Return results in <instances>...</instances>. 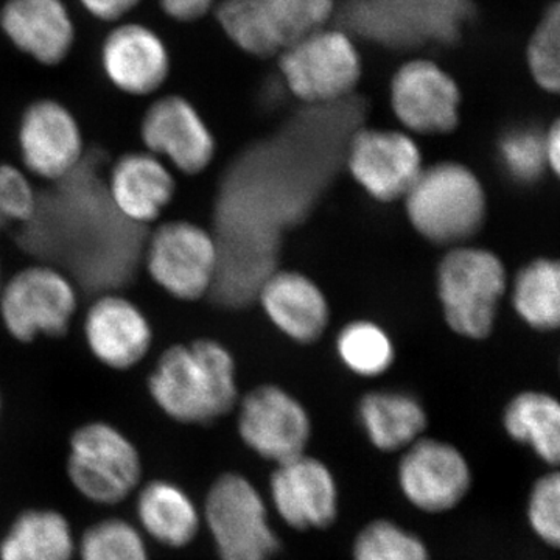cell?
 <instances>
[{"label": "cell", "instance_id": "cell-7", "mask_svg": "<svg viewBox=\"0 0 560 560\" xmlns=\"http://www.w3.org/2000/svg\"><path fill=\"white\" fill-rule=\"evenodd\" d=\"M279 68L291 94L307 103L342 101L361 79L355 43L329 25L283 50Z\"/></svg>", "mask_w": 560, "mask_h": 560}, {"label": "cell", "instance_id": "cell-33", "mask_svg": "<svg viewBox=\"0 0 560 560\" xmlns=\"http://www.w3.org/2000/svg\"><path fill=\"white\" fill-rule=\"evenodd\" d=\"M38 212V197L27 175L14 165H0V213L5 221L27 223Z\"/></svg>", "mask_w": 560, "mask_h": 560}, {"label": "cell", "instance_id": "cell-32", "mask_svg": "<svg viewBox=\"0 0 560 560\" xmlns=\"http://www.w3.org/2000/svg\"><path fill=\"white\" fill-rule=\"evenodd\" d=\"M526 518L537 539L560 550V469H552L534 482Z\"/></svg>", "mask_w": 560, "mask_h": 560}, {"label": "cell", "instance_id": "cell-35", "mask_svg": "<svg viewBox=\"0 0 560 560\" xmlns=\"http://www.w3.org/2000/svg\"><path fill=\"white\" fill-rule=\"evenodd\" d=\"M140 0H81L84 9L98 20L114 21L135 9Z\"/></svg>", "mask_w": 560, "mask_h": 560}, {"label": "cell", "instance_id": "cell-4", "mask_svg": "<svg viewBox=\"0 0 560 560\" xmlns=\"http://www.w3.org/2000/svg\"><path fill=\"white\" fill-rule=\"evenodd\" d=\"M66 475L84 500L117 506L142 485V456L124 431L95 420L70 434Z\"/></svg>", "mask_w": 560, "mask_h": 560}, {"label": "cell", "instance_id": "cell-24", "mask_svg": "<svg viewBox=\"0 0 560 560\" xmlns=\"http://www.w3.org/2000/svg\"><path fill=\"white\" fill-rule=\"evenodd\" d=\"M77 540L69 518L51 508L24 510L0 540V560H73Z\"/></svg>", "mask_w": 560, "mask_h": 560}, {"label": "cell", "instance_id": "cell-19", "mask_svg": "<svg viewBox=\"0 0 560 560\" xmlns=\"http://www.w3.org/2000/svg\"><path fill=\"white\" fill-rule=\"evenodd\" d=\"M102 65L114 86L127 94L147 95L167 80L171 58L156 33L140 24H127L106 38Z\"/></svg>", "mask_w": 560, "mask_h": 560}, {"label": "cell", "instance_id": "cell-11", "mask_svg": "<svg viewBox=\"0 0 560 560\" xmlns=\"http://www.w3.org/2000/svg\"><path fill=\"white\" fill-rule=\"evenodd\" d=\"M397 481L401 495L425 514H444L459 506L470 492L469 460L455 445L420 438L401 455Z\"/></svg>", "mask_w": 560, "mask_h": 560}, {"label": "cell", "instance_id": "cell-38", "mask_svg": "<svg viewBox=\"0 0 560 560\" xmlns=\"http://www.w3.org/2000/svg\"><path fill=\"white\" fill-rule=\"evenodd\" d=\"M0 412H2V399H0Z\"/></svg>", "mask_w": 560, "mask_h": 560}, {"label": "cell", "instance_id": "cell-10", "mask_svg": "<svg viewBox=\"0 0 560 560\" xmlns=\"http://www.w3.org/2000/svg\"><path fill=\"white\" fill-rule=\"evenodd\" d=\"M238 434L249 451L278 466L307 453L312 420L285 389L264 385L238 405Z\"/></svg>", "mask_w": 560, "mask_h": 560}, {"label": "cell", "instance_id": "cell-36", "mask_svg": "<svg viewBox=\"0 0 560 560\" xmlns=\"http://www.w3.org/2000/svg\"><path fill=\"white\" fill-rule=\"evenodd\" d=\"M548 173L560 183V116L544 130Z\"/></svg>", "mask_w": 560, "mask_h": 560}, {"label": "cell", "instance_id": "cell-22", "mask_svg": "<svg viewBox=\"0 0 560 560\" xmlns=\"http://www.w3.org/2000/svg\"><path fill=\"white\" fill-rule=\"evenodd\" d=\"M136 517L143 536L171 550L189 547L202 523L201 512L189 493L162 478L140 485Z\"/></svg>", "mask_w": 560, "mask_h": 560}, {"label": "cell", "instance_id": "cell-27", "mask_svg": "<svg viewBox=\"0 0 560 560\" xmlns=\"http://www.w3.org/2000/svg\"><path fill=\"white\" fill-rule=\"evenodd\" d=\"M80 560H151L145 536L138 525L120 517L92 523L77 540Z\"/></svg>", "mask_w": 560, "mask_h": 560}, {"label": "cell", "instance_id": "cell-5", "mask_svg": "<svg viewBox=\"0 0 560 560\" xmlns=\"http://www.w3.org/2000/svg\"><path fill=\"white\" fill-rule=\"evenodd\" d=\"M201 517L220 560H272L282 550L259 490L237 471L210 485Z\"/></svg>", "mask_w": 560, "mask_h": 560}, {"label": "cell", "instance_id": "cell-39", "mask_svg": "<svg viewBox=\"0 0 560 560\" xmlns=\"http://www.w3.org/2000/svg\"><path fill=\"white\" fill-rule=\"evenodd\" d=\"M559 377H560V357H559Z\"/></svg>", "mask_w": 560, "mask_h": 560}, {"label": "cell", "instance_id": "cell-9", "mask_svg": "<svg viewBox=\"0 0 560 560\" xmlns=\"http://www.w3.org/2000/svg\"><path fill=\"white\" fill-rule=\"evenodd\" d=\"M219 248L208 231L190 221H167L151 234L145 250L149 275L180 301H197L212 289Z\"/></svg>", "mask_w": 560, "mask_h": 560}, {"label": "cell", "instance_id": "cell-25", "mask_svg": "<svg viewBox=\"0 0 560 560\" xmlns=\"http://www.w3.org/2000/svg\"><path fill=\"white\" fill-rule=\"evenodd\" d=\"M503 429L541 463L560 469V399L555 394L541 389L515 394L504 407Z\"/></svg>", "mask_w": 560, "mask_h": 560}, {"label": "cell", "instance_id": "cell-34", "mask_svg": "<svg viewBox=\"0 0 560 560\" xmlns=\"http://www.w3.org/2000/svg\"><path fill=\"white\" fill-rule=\"evenodd\" d=\"M215 0H161L162 9L176 21H195L212 9Z\"/></svg>", "mask_w": 560, "mask_h": 560}, {"label": "cell", "instance_id": "cell-1", "mask_svg": "<svg viewBox=\"0 0 560 560\" xmlns=\"http://www.w3.org/2000/svg\"><path fill=\"white\" fill-rule=\"evenodd\" d=\"M151 399L184 425H210L238 404L237 370L230 350L213 340L175 345L149 378Z\"/></svg>", "mask_w": 560, "mask_h": 560}, {"label": "cell", "instance_id": "cell-17", "mask_svg": "<svg viewBox=\"0 0 560 560\" xmlns=\"http://www.w3.org/2000/svg\"><path fill=\"white\" fill-rule=\"evenodd\" d=\"M84 337L101 363L110 370L127 371L149 352L153 330L135 302L119 294H103L88 312Z\"/></svg>", "mask_w": 560, "mask_h": 560}, {"label": "cell", "instance_id": "cell-31", "mask_svg": "<svg viewBox=\"0 0 560 560\" xmlns=\"http://www.w3.org/2000/svg\"><path fill=\"white\" fill-rule=\"evenodd\" d=\"M352 560H431L425 541L393 521L368 523L357 534Z\"/></svg>", "mask_w": 560, "mask_h": 560}, {"label": "cell", "instance_id": "cell-12", "mask_svg": "<svg viewBox=\"0 0 560 560\" xmlns=\"http://www.w3.org/2000/svg\"><path fill=\"white\" fill-rule=\"evenodd\" d=\"M463 95L456 80L436 61L416 58L390 81L394 116L416 135H447L459 125Z\"/></svg>", "mask_w": 560, "mask_h": 560}, {"label": "cell", "instance_id": "cell-15", "mask_svg": "<svg viewBox=\"0 0 560 560\" xmlns=\"http://www.w3.org/2000/svg\"><path fill=\"white\" fill-rule=\"evenodd\" d=\"M149 153L164 156L179 172L198 175L215 156V139L186 98L168 95L154 102L140 127Z\"/></svg>", "mask_w": 560, "mask_h": 560}, {"label": "cell", "instance_id": "cell-16", "mask_svg": "<svg viewBox=\"0 0 560 560\" xmlns=\"http://www.w3.org/2000/svg\"><path fill=\"white\" fill-rule=\"evenodd\" d=\"M21 156L25 167L44 179L70 175L83 156V136L75 117L61 103H33L22 116Z\"/></svg>", "mask_w": 560, "mask_h": 560}, {"label": "cell", "instance_id": "cell-3", "mask_svg": "<svg viewBox=\"0 0 560 560\" xmlns=\"http://www.w3.org/2000/svg\"><path fill=\"white\" fill-rule=\"evenodd\" d=\"M510 280L506 265L493 250L470 245L448 250L438 268V294L448 327L469 340L489 338Z\"/></svg>", "mask_w": 560, "mask_h": 560}, {"label": "cell", "instance_id": "cell-2", "mask_svg": "<svg viewBox=\"0 0 560 560\" xmlns=\"http://www.w3.org/2000/svg\"><path fill=\"white\" fill-rule=\"evenodd\" d=\"M404 200L412 228L436 245H467L488 219L485 186L477 173L460 162L423 168Z\"/></svg>", "mask_w": 560, "mask_h": 560}, {"label": "cell", "instance_id": "cell-8", "mask_svg": "<svg viewBox=\"0 0 560 560\" xmlns=\"http://www.w3.org/2000/svg\"><path fill=\"white\" fill-rule=\"evenodd\" d=\"M77 311L72 280L49 265L25 268L0 293V316L11 337L31 342L39 335L62 337Z\"/></svg>", "mask_w": 560, "mask_h": 560}, {"label": "cell", "instance_id": "cell-26", "mask_svg": "<svg viewBox=\"0 0 560 560\" xmlns=\"http://www.w3.org/2000/svg\"><path fill=\"white\" fill-rule=\"evenodd\" d=\"M517 318L537 334L560 331V257H534L510 280Z\"/></svg>", "mask_w": 560, "mask_h": 560}, {"label": "cell", "instance_id": "cell-23", "mask_svg": "<svg viewBox=\"0 0 560 560\" xmlns=\"http://www.w3.org/2000/svg\"><path fill=\"white\" fill-rule=\"evenodd\" d=\"M359 420L368 440L383 453L407 451L429 427L422 404L400 390H372L361 397Z\"/></svg>", "mask_w": 560, "mask_h": 560}, {"label": "cell", "instance_id": "cell-30", "mask_svg": "<svg viewBox=\"0 0 560 560\" xmlns=\"http://www.w3.org/2000/svg\"><path fill=\"white\" fill-rule=\"evenodd\" d=\"M337 349L342 363L361 377H377L394 361L389 335L370 320L348 324L338 337Z\"/></svg>", "mask_w": 560, "mask_h": 560}, {"label": "cell", "instance_id": "cell-20", "mask_svg": "<svg viewBox=\"0 0 560 560\" xmlns=\"http://www.w3.org/2000/svg\"><path fill=\"white\" fill-rule=\"evenodd\" d=\"M260 302L271 323L291 340L308 345L329 326L326 296L301 272L280 271L265 280Z\"/></svg>", "mask_w": 560, "mask_h": 560}, {"label": "cell", "instance_id": "cell-6", "mask_svg": "<svg viewBox=\"0 0 560 560\" xmlns=\"http://www.w3.org/2000/svg\"><path fill=\"white\" fill-rule=\"evenodd\" d=\"M335 7V0H226L217 18L235 46L268 58L327 27Z\"/></svg>", "mask_w": 560, "mask_h": 560}, {"label": "cell", "instance_id": "cell-37", "mask_svg": "<svg viewBox=\"0 0 560 560\" xmlns=\"http://www.w3.org/2000/svg\"><path fill=\"white\" fill-rule=\"evenodd\" d=\"M5 223H7L5 219H3L2 213H0V228H2L3 224H5Z\"/></svg>", "mask_w": 560, "mask_h": 560}, {"label": "cell", "instance_id": "cell-13", "mask_svg": "<svg viewBox=\"0 0 560 560\" xmlns=\"http://www.w3.org/2000/svg\"><path fill=\"white\" fill-rule=\"evenodd\" d=\"M270 497L279 517L296 530L330 528L340 511L334 474L323 460L307 453L276 466Z\"/></svg>", "mask_w": 560, "mask_h": 560}, {"label": "cell", "instance_id": "cell-14", "mask_svg": "<svg viewBox=\"0 0 560 560\" xmlns=\"http://www.w3.org/2000/svg\"><path fill=\"white\" fill-rule=\"evenodd\" d=\"M349 171L374 200L405 198L423 171L422 154L407 132L363 130L350 142Z\"/></svg>", "mask_w": 560, "mask_h": 560}, {"label": "cell", "instance_id": "cell-18", "mask_svg": "<svg viewBox=\"0 0 560 560\" xmlns=\"http://www.w3.org/2000/svg\"><path fill=\"white\" fill-rule=\"evenodd\" d=\"M176 183L161 158L149 153L121 156L109 173L108 198L117 215L136 226L160 219L175 197Z\"/></svg>", "mask_w": 560, "mask_h": 560}, {"label": "cell", "instance_id": "cell-21", "mask_svg": "<svg viewBox=\"0 0 560 560\" xmlns=\"http://www.w3.org/2000/svg\"><path fill=\"white\" fill-rule=\"evenodd\" d=\"M11 43L43 65L65 60L73 44V25L61 0H9L0 16Z\"/></svg>", "mask_w": 560, "mask_h": 560}, {"label": "cell", "instance_id": "cell-28", "mask_svg": "<svg viewBox=\"0 0 560 560\" xmlns=\"http://www.w3.org/2000/svg\"><path fill=\"white\" fill-rule=\"evenodd\" d=\"M497 154L501 171L517 186H537L548 175L544 130L536 125H517L504 131Z\"/></svg>", "mask_w": 560, "mask_h": 560}, {"label": "cell", "instance_id": "cell-29", "mask_svg": "<svg viewBox=\"0 0 560 560\" xmlns=\"http://www.w3.org/2000/svg\"><path fill=\"white\" fill-rule=\"evenodd\" d=\"M525 62L537 90L560 97V0L551 2L534 25Z\"/></svg>", "mask_w": 560, "mask_h": 560}]
</instances>
